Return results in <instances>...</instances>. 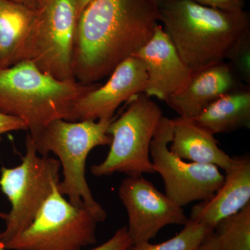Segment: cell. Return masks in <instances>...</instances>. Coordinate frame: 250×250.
<instances>
[{
    "instance_id": "6da1fadb",
    "label": "cell",
    "mask_w": 250,
    "mask_h": 250,
    "mask_svg": "<svg viewBox=\"0 0 250 250\" xmlns=\"http://www.w3.org/2000/svg\"><path fill=\"white\" fill-rule=\"evenodd\" d=\"M157 0H92L77 21L72 70L76 82L96 83L137 53L160 24Z\"/></svg>"
},
{
    "instance_id": "7a4b0ae2",
    "label": "cell",
    "mask_w": 250,
    "mask_h": 250,
    "mask_svg": "<svg viewBox=\"0 0 250 250\" xmlns=\"http://www.w3.org/2000/svg\"><path fill=\"white\" fill-rule=\"evenodd\" d=\"M160 22L192 72L225 62L231 46L250 31L247 11H229L176 0L159 4Z\"/></svg>"
},
{
    "instance_id": "3957f363",
    "label": "cell",
    "mask_w": 250,
    "mask_h": 250,
    "mask_svg": "<svg viewBox=\"0 0 250 250\" xmlns=\"http://www.w3.org/2000/svg\"><path fill=\"white\" fill-rule=\"evenodd\" d=\"M100 85L62 82L30 62H17L0 69V113L22 120L33 136L55 120L70 121L77 102Z\"/></svg>"
},
{
    "instance_id": "277c9868",
    "label": "cell",
    "mask_w": 250,
    "mask_h": 250,
    "mask_svg": "<svg viewBox=\"0 0 250 250\" xmlns=\"http://www.w3.org/2000/svg\"><path fill=\"white\" fill-rule=\"evenodd\" d=\"M113 120L57 119L30 135L38 154L48 156L52 153L59 158L63 177L59 184L61 193L72 205L88 210L98 223L106 220L107 213L93 197L85 177V164L94 148L111 144L107 129Z\"/></svg>"
},
{
    "instance_id": "5b68a950",
    "label": "cell",
    "mask_w": 250,
    "mask_h": 250,
    "mask_svg": "<svg viewBox=\"0 0 250 250\" xmlns=\"http://www.w3.org/2000/svg\"><path fill=\"white\" fill-rule=\"evenodd\" d=\"M78 18L76 0H48L36 10L15 64L30 62L57 80L76 82L72 58Z\"/></svg>"
},
{
    "instance_id": "8992f818",
    "label": "cell",
    "mask_w": 250,
    "mask_h": 250,
    "mask_svg": "<svg viewBox=\"0 0 250 250\" xmlns=\"http://www.w3.org/2000/svg\"><path fill=\"white\" fill-rule=\"evenodd\" d=\"M60 169L58 159L39 155L29 134L26 138L22 163L12 168L1 167L0 188L11 203L9 213H0L6 225L1 232L4 246L34 221L54 187L60 182Z\"/></svg>"
},
{
    "instance_id": "52a82bcc",
    "label": "cell",
    "mask_w": 250,
    "mask_h": 250,
    "mask_svg": "<svg viewBox=\"0 0 250 250\" xmlns=\"http://www.w3.org/2000/svg\"><path fill=\"white\" fill-rule=\"evenodd\" d=\"M162 116L157 104L144 93L129 100L124 113L110 123L109 152L103 162L92 166V173L103 177L118 172L131 177L156 173L150 144Z\"/></svg>"
},
{
    "instance_id": "ba28073f",
    "label": "cell",
    "mask_w": 250,
    "mask_h": 250,
    "mask_svg": "<svg viewBox=\"0 0 250 250\" xmlns=\"http://www.w3.org/2000/svg\"><path fill=\"white\" fill-rule=\"evenodd\" d=\"M59 184L34 221L5 248L8 250H82L97 243L98 222L88 210L72 205Z\"/></svg>"
},
{
    "instance_id": "9c48e42d",
    "label": "cell",
    "mask_w": 250,
    "mask_h": 250,
    "mask_svg": "<svg viewBox=\"0 0 250 250\" xmlns=\"http://www.w3.org/2000/svg\"><path fill=\"white\" fill-rule=\"evenodd\" d=\"M173 135L172 119L163 116L150 144L151 160L164 182L166 195L183 208L206 201L221 187L224 175L217 166L186 162L168 147Z\"/></svg>"
},
{
    "instance_id": "30bf717a",
    "label": "cell",
    "mask_w": 250,
    "mask_h": 250,
    "mask_svg": "<svg viewBox=\"0 0 250 250\" xmlns=\"http://www.w3.org/2000/svg\"><path fill=\"white\" fill-rule=\"evenodd\" d=\"M118 196L127 212V230L132 245L149 242L165 227L184 226L188 220L182 207L143 175L123 179Z\"/></svg>"
},
{
    "instance_id": "8fae6325",
    "label": "cell",
    "mask_w": 250,
    "mask_h": 250,
    "mask_svg": "<svg viewBox=\"0 0 250 250\" xmlns=\"http://www.w3.org/2000/svg\"><path fill=\"white\" fill-rule=\"evenodd\" d=\"M147 72L143 61L133 56L121 62L104 85L85 94L75 104L70 121L113 119L121 104L144 93Z\"/></svg>"
},
{
    "instance_id": "7c38bea8",
    "label": "cell",
    "mask_w": 250,
    "mask_h": 250,
    "mask_svg": "<svg viewBox=\"0 0 250 250\" xmlns=\"http://www.w3.org/2000/svg\"><path fill=\"white\" fill-rule=\"evenodd\" d=\"M147 72L144 94L166 101L187 86L192 72L184 62L161 24L152 38L135 54Z\"/></svg>"
},
{
    "instance_id": "4fadbf2b",
    "label": "cell",
    "mask_w": 250,
    "mask_h": 250,
    "mask_svg": "<svg viewBox=\"0 0 250 250\" xmlns=\"http://www.w3.org/2000/svg\"><path fill=\"white\" fill-rule=\"evenodd\" d=\"M246 85L228 62H222L192 72L187 86L166 103L179 117L192 119L225 94Z\"/></svg>"
},
{
    "instance_id": "5bb4252c",
    "label": "cell",
    "mask_w": 250,
    "mask_h": 250,
    "mask_svg": "<svg viewBox=\"0 0 250 250\" xmlns=\"http://www.w3.org/2000/svg\"><path fill=\"white\" fill-rule=\"evenodd\" d=\"M225 171L223 185L211 198L192 208L190 220L215 229L219 222L250 203V155L233 156Z\"/></svg>"
},
{
    "instance_id": "9a60e30c",
    "label": "cell",
    "mask_w": 250,
    "mask_h": 250,
    "mask_svg": "<svg viewBox=\"0 0 250 250\" xmlns=\"http://www.w3.org/2000/svg\"><path fill=\"white\" fill-rule=\"evenodd\" d=\"M173 135L169 149L182 159L201 164H210L226 170L232 157L218 146L214 135L197 126L190 119L178 117L172 119Z\"/></svg>"
},
{
    "instance_id": "2e32d148",
    "label": "cell",
    "mask_w": 250,
    "mask_h": 250,
    "mask_svg": "<svg viewBox=\"0 0 250 250\" xmlns=\"http://www.w3.org/2000/svg\"><path fill=\"white\" fill-rule=\"evenodd\" d=\"M190 120L213 135L250 129V85L225 94Z\"/></svg>"
},
{
    "instance_id": "e0dca14e",
    "label": "cell",
    "mask_w": 250,
    "mask_h": 250,
    "mask_svg": "<svg viewBox=\"0 0 250 250\" xmlns=\"http://www.w3.org/2000/svg\"><path fill=\"white\" fill-rule=\"evenodd\" d=\"M36 10L11 0H0V69L15 64L16 54Z\"/></svg>"
},
{
    "instance_id": "ac0fdd59",
    "label": "cell",
    "mask_w": 250,
    "mask_h": 250,
    "mask_svg": "<svg viewBox=\"0 0 250 250\" xmlns=\"http://www.w3.org/2000/svg\"><path fill=\"white\" fill-rule=\"evenodd\" d=\"M219 250H250V203L217 224Z\"/></svg>"
},
{
    "instance_id": "d6986e66",
    "label": "cell",
    "mask_w": 250,
    "mask_h": 250,
    "mask_svg": "<svg viewBox=\"0 0 250 250\" xmlns=\"http://www.w3.org/2000/svg\"><path fill=\"white\" fill-rule=\"evenodd\" d=\"M213 231L208 225L188 218L183 229L173 238L158 244L146 242L131 245L128 250H196Z\"/></svg>"
},
{
    "instance_id": "ffe728a7",
    "label": "cell",
    "mask_w": 250,
    "mask_h": 250,
    "mask_svg": "<svg viewBox=\"0 0 250 250\" xmlns=\"http://www.w3.org/2000/svg\"><path fill=\"white\" fill-rule=\"evenodd\" d=\"M226 59L240 80L250 85V31L233 43Z\"/></svg>"
},
{
    "instance_id": "44dd1931",
    "label": "cell",
    "mask_w": 250,
    "mask_h": 250,
    "mask_svg": "<svg viewBox=\"0 0 250 250\" xmlns=\"http://www.w3.org/2000/svg\"><path fill=\"white\" fill-rule=\"evenodd\" d=\"M131 245L127 227H123L117 230L107 241L90 250H128Z\"/></svg>"
},
{
    "instance_id": "7402d4cb",
    "label": "cell",
    "mask_w": 250,
    "mask_h": 250,
    "mask_svg": "<svg viewBox=\"0 0 250 250\" xmlns=\"http://www.w3.org/2000/svg\"><path fill=\"white\" fill-rule=\"evenodd\" d=\"M176 0H157L159 4L170 2ZM197 4L217 8L229 11H241L244 10L245 0H190Z\"/></svg>"
},
{
    "instance_id": "603a6c76",
    "label": "cell",
    "mask_w": 250,
    "mask_h": 250,
    "mask_svg": "<svg viewBox=\"0 0 250 250\" xmlns=\"http://www.w3.org/2000/svg\"><path fill=\"white\" fill-rule=\"evenodd\" d=\"M27 130L25 123L16 117L0 113V141L1 136L8 132L14 131Z\"/></svg>"
},
{
    "instance_id": "cb8c5ba5",
    "label": "cell",
    "mask_w": 250,
    "mask_h": 250,
    "mask_svg": "<svg viewBox=\"0 0 250 250\" xmlns=\"http://www.w3.org/2000/svg\"><path fill=\"white\" fill-rule=\"evenodd\" d=\"M196 250H219L218 243L214 232L210 233Z\"/></svg>"
},
{
    "instance_id": "d4e9b609",
    "label": "cell",
    "mask_w": 250,
    "mask_h": 250,
    "mask_svg": "<svg viewBox=\"0 0 250 250\" xmlns=\"http://www.w3.org/2000/svg\"><path fill=\"white\" fill-rule=\"evenodd\" d=\"M15 2L20 3L34 10L42 7L48 0H11Z\"/></svg>"
},
{
    "instance_id": "484cf974",
    "label": "cell",
    "mask_w": 250,
    "mask_h": 250,
    "mask_svg": "<svg viewBox=\"0 0 250 250\" xmlns=\"http://www.w3.org/2000/svg\"><path fill=\"white\" fill-rule=\"evenodd\" d=\"M77 11H78V15L80 16L81 13L82 12L83 9H85V6H87L92 0H76Z\"/></svg>"
},
{
    "instance_id": "4316f807",
    "label": "cell",
    "mask_w": 250,
    "mask_h": 250,
    "mask_svg": "<svg viewBox=\"0 0 250 250\" xmlns=\"http://www.w3.org/2000/svg\"><path fill=\"white\" fill-rule=\"evenodd\" d=\"M0 250H8L5 248L2 240H1V232H0Z\"/></svg>"
}]
</instances>
